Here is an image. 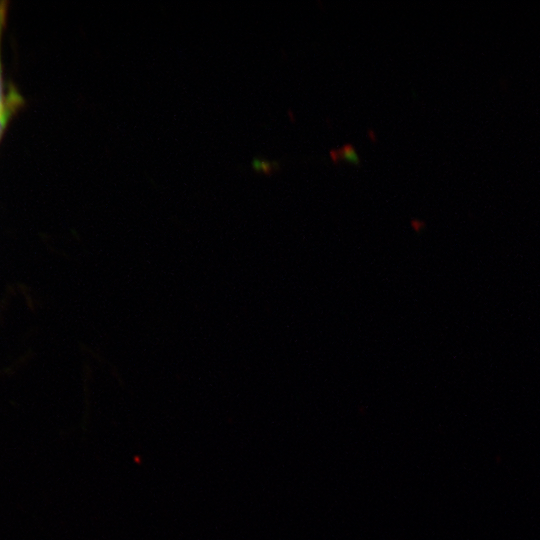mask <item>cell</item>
<instances>
[{"instance_id":"1","label":"cell","mask_w":540,"mask_h":540,"mask_svg":"<svg viewBox=\"0 0 540 540\" xmlns=\"http://www.w3.org/2000/svg\"><path fill=\"white\" fill-rule=\"evenodd\" d=\"M6 11H7L6 2L0 1V39H1L2 28L4 25V20L6 17ZM15 97L17 96L14 95L9 102H6L4 98V85H3L1 59H0V136L9 118V115L12 111L14 104L18 103L14 101Z\"/></svg>"},{"instance_id":"2","label":"cell","mask_w":540,"mask_h":540,"mask_svg":"<svg viewBox=\"0 0 540 540\" xmlns=\"http://www.w3.org/2000/svg\"><path fill=\"white\" fill-rule=\"evenodd\" d=\"M329 155L334 163H339L341 161L354 165H360L361 163L360 157L351 143H345L340 148L331 149Z\"/></svg>"},{"instance_id":"3","label":"cell","mask_w":540,"mask_h":540,"mask_svg":"<svg viewBox=\"0 0 540 540\" xmlns=\"http://www.w3.org/2000/svg\"><path fill=\"white\" fill-rule=\"evenodd\" d=\"M254 171L271 175L280 169V162L277 160H267L261 157H254L251 161Z\"/></svg>"}]
</instances>
